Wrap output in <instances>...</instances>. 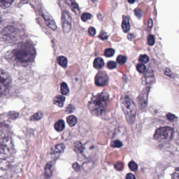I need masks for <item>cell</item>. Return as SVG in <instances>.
Wrapping results in <instances>:
<instances>
[{
  "instance_id": "6da1fadb",
  "label": "cell",
  "mask_w": 179,
  "mask_h": 179,
  "mask_svg": "<svg viewBox=\"0 0 179 179\" xmlns=\"http://www.w3.org/2000/svg\"><path fill=\"white\" fill-rule=\"evenodd\" d=\"M35 55V49L29 42L20 44L12 52V57L14 61L22 65L33 62Z\"/></svg>"
},
{
  "instance_id": "7a4b0ae2",
  "label": "cell",
  "mask_w": 179,
  "mask_h": 179,
  "mask_svg": "<svg viewBox=\"0 0 179 179\" xmlns=\"http://www.w3.org/2000/svg\"><path fill=\"white\" fill-rule=\"evenodd\" d=\"M109 100V95L106 91L94 96L88 103V108L93 115L100 116L106 110Z\"/></svg>"
},
{
  "instance_id": "3957f363",
  "label": "cell",
  "mask_w": 179,
  "mask_h": 179,
  "mask_svg": "<svg viewBox=\"0 0 179 179\" xmlns=\"http://www.w3.org/2000/svg\"><path fill=\"white\" fill-rule=\"evenodd\" d=\"M120 104L128 122L131 124L133 123L137 112V108L134 102L128 96H125L120 99Z\"/></svg>"
},
{
  "instance_id": "277c9868",
  "label": "cell",
  "mask_w": 179,
  "mask_h": 179,
  "mask_svg": "<svg viewBox=\"0 0 179 179\" xmlns=\"http://www.w3.org/2000/svg\"><path fill=\"white\" fill-rule=\"evenodd\" d=\"M13 143L11 138L6 135L0 136V159L7 158L12 153Z\"/></svg>"
},
{
  "instance_id": "5b68a950",
  "label": "cell",
  "mask_w": 179,
  "mask_h": 179,
  "mask_svg": "<svg viewBox=\"0 0 179 179\" xmlns=\"http://www.w3.org/2000/svg\"><path fill=\"white\" fill-rule=\"evenodd\" d=\"M12 85V79L9 75L0 69V96L9 91Z\"/></svg>"
},
{
  "instance_id": "8992f818",
  "label": "cell",
  "mask_w": 179,
  "mask_h": 179,
  "mask_svg": "<svg viewBox=\"0 0 179 179\" xmlns=\"http://www.w3.org/2000/svg\"><path fill=\"white\" fill-rule=\"evenodd\" d=\"M173 134V129L169 127H164L158 128L156 130L154 134V138L157 140H169Z\"/></svg>"
},
{
  "instance_id": "52a82bcc",
  "label": "cell",
  "mask_w": 179,
  "mask_h": 179,
  "mask_svg": "<svg viewBox=\"0 0 179 179\" xmlns=\"http://www.w3.org/2000/svg\"><path fill=\"white\" fill-rule=\"evenodd\" d=\"M62 27L64 33H69L72 28V18L67 11H64L62 15Z\"/></svg>"
},
{
  "instance_id": "ba28073f",
  "label": "cell",
  "mask_w": 179,
  "mask_h": 179,
  "mask_svg": "<svg viewBox=\"0 0 179 179\" xmlns=\"http://www.w3.org/2000/svg\"><path fill=\"white\" fill-rule=\"evenodd\" d=\"M95 83L97 86H104L108 83V77L104 72H100L95 78Z\"/></svg>"
},
{
  "instance_id": "9c48e42d",
  "label": "cell",
  "mask_w": 179,
  "mask_h": 179,
  "mask_svg": "<svg viewBox=\"0 0 179 179\" xmlns=\"http://www.w3.org/2000/svg\"><path fill=\"white\" fill-rule=\"evenodd\" d=\"M43 15H44V17L45 21L48 26L52 30L54 31L56 30L57 28L56 25L54 22V20L52 18V16L48 14L47 12L43 13Z\"/></svg>"
},
{
  "instance_id": "30bf717a",
  "label": "cell",
  "mask_w": 179,
  "mask_h": 179,
  "mask_svg": "<svg viewBox=\"0 0 179 179\" xmlns=\"http://www.w3.org/2000/svg\"><path fill=\"white\" fill-rule=\"evenodd\" d=\"M65 148V146L64 144H58L51 149V154H59L64 151Z\"/></svg>"
},
{
  "instance_id": "8fae6325",
  "label": "cell",
  "mask_w": 179,
  "mask_h": 179,
  "mask_svg": "<svg viewBox=\"0 0 179 179\" xmlns=\"http://www.w3.org/2000/svg\"><path fill=\"white\" fill-rule=\"evenodd\" d=\"M65 101V97H64L63 96H57L55 97L54 99V104H56L60 107H63L64 102Z\"/></svg>"
},
{
  "instance_id": "7c38bea8",
  "label": "cell",
  "mask_w": 179,
  "mask_h": 179,
  "mask_svg": "<svg viewBox=\"0 0 179 179\" xmlns=\"http://www.w3.org/2000/svg\"><path fill=\"white\" fill-rule=\"evenodd\" d=\"M66 2L68 4L69 6L71 7L73 12L75 13L76 14H78L79 12V6L78 5L77 3L74 1H67Z\"/></svg>"
},
{
  "instance_id": "4fadbf2b",
  "label": "cell",
  "mask_w": 179,
  "mask_h": 179,
  "mask_svg": "<svg viewBox=\"0 0 179 179\" xmlns=\"http://www.w3.org/2000/svg\"><path fill=\"white\" fill-rule=\"evenodd\" d=\"M122 28L123 31L125 33L128 32L130 30V24L129 19L126 16H124L123 18V23H122Z\"/></svg>"
},
{
  "instance_id": "5bb4252c",
  "label": "cell",
  "mask_w": 179,
  "mask_h": 179,
  "mask_svg": "<svg viewBox=\"0 0 179 179\" xmlns=\"http://www.w3.org/2000/svg\"><path fill=\"white\" fill-rule=\"evenodd\" d=\"M104 66V61L100 57H97L94 62V67L97 69L102 68Z\"/></svg>"
},
{
  "instance_id": "9a60e30c",
  "label": "cell",
  "mask_w": 179,
  "mask_h": 179,
  "mask_svg": "<svg viewBox=\"0 0 179 179\" xmlns=\"http://www.w3.org/2000/svg\"><path fill=\"white\" fill-rule=\"evenodd\" d=\"M54 128L57 132H62L65 128V122L63 120H60L55 123Z\"/></svg>"
},
{
  "instance_id": "2e32d148",
  "label": "cell",
  "mask_w": 179,
  "mask_h": 179,
  "mask_svg": "<svg viewBox=\"0 0 179 179\" xmlns=\"http://www.w3.org/2000/svg\"><path fill=\"white\" fill-rule=\"evenodd\" d=\"M84 146H83L81 142L77 141L74 144V150L77 153L83 152L84 151Z\"/></svg>"
},
{
  "instance_id": "e0dca14e",
  "label": "cell",
  "mask_w": 179,
  "mask_h": 179,
  "mask_svg": "<svg viewBox=\"0 0 179 179\" xmlns=\"http://www.w3.org/2000/svg\"><path fill=\"white\" fill-rule=\"evenodd\" d=\"M57 62L63 68H66L67 66V60L65 57L62 56L58 57L57 58Z\"/></svg>"
},
{
  "instance_id": "ac0fdd59",
  "label": "cell",
  "mask_w": 179,
  "mask_h": 179,
  "mask_svg": "<svg viewBox=\"0 0 179 179\" xmlns=\"http://www.w3.org/2000/svg\"><path fill=\"white\" fill-rule=\"evenodd\" d=\"M67 122L70 126H74L77 123V119L76 117L72 115L68 117L67 118Z\"/></svg>"
},
{
  "instance_id": "d6986e66",
  "label": "cell",
  "mask_w": 179,
  "mask_h": 179,
  "mask_svg": "<svg viewBox=\"0 0 179 179\" xmlns=\"http://www.w3.org/2000/svg\"><path fill=\"white\" fill-rule=\"evenodd\" d=\"M52 165L51 164L48 163L46 164L45 169V176L47 178H51L52 176Z\"/></svg>"
},
{
  "instance_id": "ffe728a7",
  "label": "cell",
  "mask_w": 179,
  "mask_h": 179,
  "mask_svg": "<svg viewBox=\"0 0 179 179\" xmlns=\"http://www.w3.org/2000/svg\"><path fill=\"white\" fill-rule=\"evenodd\" d=\"M60 92L63 95H66L69 93L68 87L66 83L63 82L60 85Z\"/></svg>"
},
{
  "instance_id": "44dd1931",
  "label": "cell",
  "mask_w": 179,
  "mask_h": 179,
  "mask_svg": "<svg viewBox=\"0 0 179 179\" xmlns=\"http://www.w3.org/2000/svg\"><path fill=\"white\" fill-rule=\"evenodd\" d=\"M13 2V1H0V7L3 9H6L9 7Z\"/></svg>"
},
{
  "instance_id": "7402d4cb",
  "label": "cell",
  "mask_w": 179,
  "mask_h": 179,
  "mask_svg": "<svg viewBox=\"0 0 179 179\" xmlns=\"http://www.w3.org/2000/svg\"><path fill=\"white\" fill-rule=\"evenodd\" d=\"M115 51L113 49L111 48H109L104 51V56L108 57H110L113 56V55L115 54Z\"/></svg>"
},
{
  "instance_id": "603a6c76",
  "label": "cell",
  "mask_w": 179,
  "mask_h": 179,
  "mask_svg": "<svg viewBox=\"0 0 179 179\" xmlns=\"http://www.w3.org/2000/svg\"><path fill=\"white\" fill-rule=\"evenodd\" d=\"M43 117V113L41 111H39L34 115H33L32 117H31V119L32 120H39L41 119Z\"/></svg>"
},
{
  "instance_id": "cb8c5ba5",
  "label": "cell",
  "mask_w": 179,
  "mask_h": 179,
  "mask_svg": "<svg viewBox=\"0 0 179 179\" xmlns=\"http://www.w3.org/2000/svg\"><path fill=\"white\" fill-rule=\"evenodd\" d=\"M117 62L119 63V64L123 65V64H124L126 62V61H127V57L125 56H123V55H120L118 56V57H117Z\"/></svg>"
},
{
  "instance_id": "d4e9b609",
  "label": "cell",
  "mask_w": 179,
  "mask_h": 179,
  "mask_svg": "<svg viewBox=\"0 0 179 179\" xmlns=\"http://www.w3.org/2000/svg\"><path fill=\"white\" fill-rule=\"evenodd\" d=\"M139 60L141 63H142L143 64L148 63L149 60V58L146 55H141L139 57Z\"/></svg>"
},
{
  "instance_id": "484cf974",
  "label": "cell",
  "mask_w": 179,
  "mask_h": 179,
  "mask_svg": "<svg viewBox=\"0 0 179 179\" xmlns=\"http://www.w3.org/2000/svg\"><path fill=\"white\" fill-rule=\"evenodd\" d=\"M137 70L141 73H143L146 71V67L143 64H139L137 66Z\"/></svg>"
},
{
  "instance_id": "4316f807",
  "label": "cell",
  "mask_w": 179,
  "mask_h": 179,
  "mask_svg": "<svg viewBox=\"0 0 179 179\" xmlns=\"http://www.w3.org/2000/svg\"><path fill=\"white\" fill-rule=\"evenodd\" d=\"M92 15L89 13H84L81 15V19L84 22H86L91 18Z\"/></svg>"
},
{
  "instance_id": "83f0119b",
  "label": "cell",
  "mask_w": 179,
  "mask_h": 179,
  "mask_svg": "<svg viewBox=\"0 0 179 179\" xmlns=\"http://www.w3.org/2000/svg\"><path fill=\"white\" fill-rule=\"evenodd\" d=\"M129 167L130 170H132L133 171H136L138 169L137 164H136L134 161H131L129 163Z\"/></svg>"
},
{
  "instance_id": "f1b7e54d",
  "label": "cell",
  "mask_w": 179,
  "mask_h": 179,
  "mask_svg": "<svg viewBox=\"0 0 179 179\" xmlns=\"http://www.w3.org/2000/svg\"><path fill=\"white\" fill-rule=\"evenodd\" d=\"M111 144V146L114 148H120L123 146L122 142L118 140L113 141Z\"/></svg>"
},
{
  "instance_id": "f546056e",
  "label": "cell",
  "mask_w": 179,
  "mask_h": 179,
  "mask_svg": "<svg viewBox=\"0 0 179 179\" xmlns=\"http://www.w3.org/2000/svg\"><path fill=\"white\" fill-rule=\"evenodd\" d=\"M117 67L116 63L113 61H109L107 64V67L109 69L115 68Z\"/></svg>"
},
{
  "instance_id": "4dcf8cb0",
  "label": "cell",
  "mask_w": 179,
  "mask_h": 179,
  "mask_svg": "<svg viewBox=\"0 0 179 179\" xmlns=\"http://www.w3.org/2000/svg\"><path fill=\"white\" fill-rule=\"evenodd\" d=\"M148 43H149V45H153L155 44V36L152 35H151L149 36L148 39Z\"/></svg>"
},
{
  "instance_id": "1f68e13d",
  "label": "cell",
  "mask_w": 179,
  "mask_h": 179,
  "mask_svg": "<svg viewBox=\"0 0 179 179\" xmlns=\"http://www.w3.org/2000/svg\"><path fill=\"white\" fill-rule=\"evenodd\" d=\"M134 13H135L136 16L139 18H140L142 16V12L140 9H135Z\"/></svg>"
},
{
  "instance_id": "d6a6232c",
  "label": "cell",
  "mask_w": 179,
  "mask_h": 179,
  "mask_svg": "<svg viewBox=\"0 0 179 179\" xmlns=\"http://www.w3.org/2000/svg\"><path fill=\"white\" fill-rule=\"evenodd\" d=\"M123 163L118 162L116 164H115V167L116 169L117 170L120 171V170H121L123 169Z\"/></svg>"
},
{
  "instance_id": "836d02e7",
  "label": "cell",
  "mask_w": 179,
  "mask_h": 179,
  "mask_svg": "<svg viewBox=\"0 0 179 179\" xmlns=\"http://www.w3.org/2000/svg\"><path fill=\"white\" fill-rule=\"evenodd\" d=\"M164 74L166 75H167V76L170 77L171 78L173 77V74L172 73L170 69L166 68L164 71Z\"/></svg>"
},
{
  "instance_id": "e575fe53",
  "label": "cell",
  "mask_w": 179,
  "mask_h": 179,
  "mask_svg": "<svg viewBox=\"0 0 179 179\" xmlns=\"http://www.w3.org/2000/svg\"><path fill=\"white\" fill-rule=\"evenodd\" d=\"M167 116V119L169 120L170 121H173L176 118V117L172 113H168Z\"/></svg>"
},
{
  "instance_id": "d590c367",
  "label": "cell",
  "mask_w": 179,
  "mask_h": 179,
  "mask_svg": "<svg viewBox=\"0 0 179 179\" xmlns=\"http://www.w3.org/2000/svg\"><path fill=\"white\" fill-rule=\"evenodd\" d=\"M99 37L102 39H106L108 38L107 35V33L104 32H102V33H100V34L99 35Z\"/></svg>"
},
{
  "instance_id": "8d00e7d4",
  "label": "cell",
  "mask_w": 179,
  "mask_h": 179,
  "mask_svg": "<svg viewBox=\"0 0 179 179\" xmlns=\"http://www.w3.org/2000/svg\"><path fill=\"white\" fill-rule=\"evenodd\" d=\"M74 108L73 107V106L72 104H69L68 106L66 108V112L67 113H72L74 111Z\"/></svg>"
},
{
  "instance_id": "74e56055",
  "label": "cell",
  "mask_w": 179,
  "mask_h": 179,
  "mask_svg": "<svg viewBox=\"0 0 179 179\" xmlns=\"http://www.w3.org/2000/svg\"><path fill=\"white\" fill-rule=\"evenodd\" d=\"M88 33L92 36H94V35H95L96 30L95 28L93 27H90L89 30H88Z\"/></svg>"
},
{
  "instance_id": "f35d334b",
  "label": "cell",
  "mask_w": 179,
  "mask_h": 179,
  "mask_svg": "<svg viewBox=\"0 0 179 179\" xmlns=\"http://www.w3.org/2000/svg\"><path fill=\"white\" fill-rule=\"evenodd\" d=\"M172 179H179V169L178 167L176 168V170L175 172L173 173L172 176Z\"/></svg>"
},
{
  "instance_id": "ab89813d",
  "label": "cell",
  "mask_w": 179,
  "mask_h": 179,
  "mask_svg": "<svg viewBox=\"0 0 179 179\" xmlns=\"http://www.w3.org/2000/svg\"><path fill=\"white\" fill-rule=\"evenodd\" d=\"M73 168L76 171H78L80 170V165L78 164L77 163H74L73 164Z\"/></svg>"
},
{
  "instance_id": "60d3db41",
  "label": "cell",
  "mask_w": 179,
  "mask_h": 179,
  "mask_svg": "<svg viewBox=\"0 0 179 179\" xmlns=\"http://www.w3.org/2000/svg\"><path fill=\"white\" fill-rule=\"evenodd\" d=\"M126 179H136V177L132 173H128L126 176Z\"/></svg>"
},
{
  "instance_id": "b9f144b4",
  "label": "cell",
  "mask_w": 179,
  "mask_h": 179,
  "mask_svg": "<svg viewBox=\"0 0 179 179\" xmlns=\"http://www.w3.org/2000/svg\"><path fill=\"white\" fill-rule=\"evenodd\" d=\"M134 37V35H133V34H129L128 35V39H130V40H132V38Z\"/></svg>"
},
{
  "instance_id": "7bdbcfd3",
  "label": "cell",
  "mask_w": 179,
  "mask_h": 179,
  "mask_svg": "<svg viewBox=\"0 0 179 179\" xmlns=\"http://www.w3.org/2000/svg\"><path fill=\"white\" fill-rule=\"evenodd\" d=\"M128 2H129V3H134V1H128Z\"/></svg>"
}]
</instances>
